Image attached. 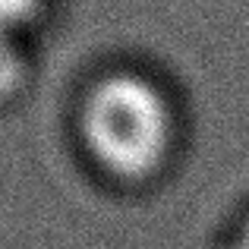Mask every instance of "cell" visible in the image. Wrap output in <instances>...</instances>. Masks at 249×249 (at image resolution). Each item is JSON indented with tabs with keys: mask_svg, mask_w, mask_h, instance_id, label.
Listing matches in <instances>:
<instances>
[{
	"mask_svg": "<svg viewBox=\"0 0 249 249\" xmlns=\"http://www.w3.org/2000/svg\"><path fill=\"white\" fill-rule=\"evenodd\" d=\"M41 10V0H0V44H16L19 32Z\"/></svg>",
	"mask_w": 249,
	"mask_h": 249,
	"instance_id": "2",
	"label": "cell"
},
{
	"mask_svg": "<svg viewBox=\"0 0 249 249\" xmlns=\"http://www.w3.org/2000/svg\"><path fill=\"white\" fill-rule=\"evenodd\" d=\"M237 249H249V224L243 227V233H240V240H237Z\"/></svg>",
	"mask_w": 249,
	"mask_h": 249,
	"instance_id": "4",
	"label": "cell"
},
{
	"mask_svg": "<svg viewBox=\"0 0 249 249\" xmlns=\"http://www.w3.org/2000/svg\"><path fill=\"white\" fill-rule=\"evenodd\" d=\"M16 70H19L16 44H0V95L16 85Z\"/></svg>",
	"mask_w": 249,
	"mask_h": 249,
	"instance_id": "3",
	"label": "cell"
},
{
	"mask_svg": "<svg viewBox=\"0 0 249 249\" xmlns=\"http://www.w3.org/2000/svg\"><path fill=\"white\" fill-rule=\"evenodd\" d=\"M82 142L95 164L120 180H145L174 148V110L164 91L136 73H114L85 95Z\"/></svg>",
	"mask_w": 249,
	"mask_h": 249,
	"instance_id": "1",
	"label": "cell"
}]
</instances>
